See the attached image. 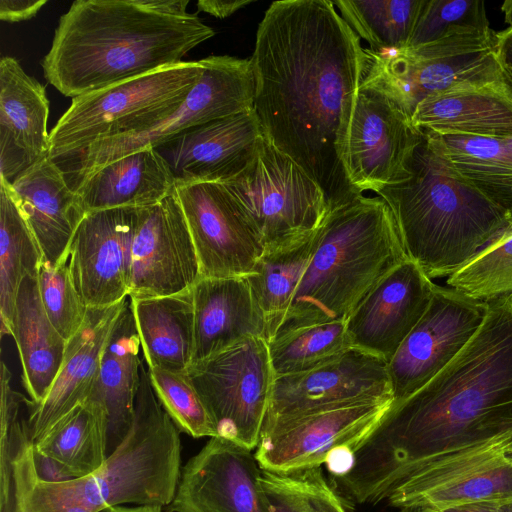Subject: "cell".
Instances as JSON below:
<instances>
[{
	"mask_svg": "<svg viewBox=\"0 0 512 512\" xmlns=\"http://www.w3.org/2000/svg\"><path fill=\"white\" fill-rule=\"evenodd\" d=\"M191 292L195 337L192 364L246 338L267 340L268 321L246 277H201Z\"/></svg>",
	"mask_w": 512,
	"mask_h": 512,
	"instance_id": "cell-27",
	"label": "cell"
},
{
	"mask_svg": "<svg viewBox=\"0 0 512 512\" xmlns=\"http://www.w3.org/2000/svg\"><path fill=\"white\" fill-rule=\"evenodd\" d=\"M446 284L485 302L512 295V232L448 277Z\"/></svg>",
	"mask_w": 512,
	"mask_h": 512,
	"instance_id": "cell-39",
	"label": "cell"
},
{
	"mask_svg": "<svg viewBox=\"0 0 512 512\" xmlns=\"http://www.w3.org/2000/svg\"><path fill=\"white\" fill-rule=\"evenodd\" d=\"M487 311V302L435 284L427 310L387 364L393 403L445 369L477 333Z\"/></svg>",
	"mask_w": 512,
	"mask_h": 512,
	"instance_id": "cell-13",
	"label": "cell"
},
{
	"mask_svg": "<svg viewBox=\"0 0 512 512\" xmlns=\"http://www.w3.org/2000/svg\"><path fill=\"white\" fill-rule=\"evenodd\" d=\"M199 259L201 277H247L265 247L259 233L222 183L176 182Z\"/></svg>",
	"mask_w": 512,
	"mask_h": 512,
	"instance_id": "cell-15",
	"label": "cell"
},
{
	"mask_svg": "<svg viewBox=\"0 0 512 512\" xmlns=\"http://www.w3.org/2000/svg\"><path fill=\"white\" fill-rule=\"evenodd\" d=\"M200 278L199 259L176 193L139 208L130 299L179 294L191 290Z\"/></svg>",
	"mask_w": 512,
	"mask_h": 512,
	"instance_id": "cell-16",
	"label": "cell"
},
{
	"mask_svg": "<svg viewBox=\"0 0 512 512\" xmlns=\"http://www.w3.org/2000/svg\"><path fill=\"white\" fill-rule=\"evenodd\" d=\"M422 138L423 131L393 101L360 86L343 154L349 183L363 194L406 179Z\"/></svg>",
	"mask_w": 512,
	"mask_h": 512,
	"instance_id": "cell-14",
	"label": "cell"
},
{
	"mask_svg": "<svg viewBox=\"0 0 512 512\" xmlns=\"http://www.w3.org/2000/svg\"><path fill=\"white\" fill-rule=\"evenodd\" d=\"M267 342L275 377L313 370L353 347L346 321L302 327Z\"/></svg>",
	"mask_w": 512,
	"mask_h": 512,
	"instance_id": "cell-37",
	"label": "cell"
},
{
	"mask_svg": "<svg viewBox=\"0 0 512 512\" xmlns=\"http://www.w3.org/2000/svg\"><path fill=\"white\" fill-rule=\"evenodd\" d=\"M409 176L378 192L390 208L408 259L432 279L450 277L510 229L505 213L459 175L424 133Z\"/></svg>",
	"mask_w": 512,
	"mask_h": 512,
	"instance_id": "cell-5",
	"label": "cell"
},
{
	"mask_svg": "<svg viewBox=\"0 0 512 512\" xmlns=\"http://www.w3.org/2000/svg\"><path fill=\"white\" fill-rule=\"evenodd\" d=\"M130 301L148 369L186 372L195 344L191 290Z\"/></svg>",
	"mask_w": 512,
	"mask_h": 512,
	"instance_id": "cell-31",
	"label": "cell"
},
{
	"mask_svg": "<svg viewBox=\"0 0 512 512\" xmlns=\"http://www.w3.org/2000/svg\"><path fill=\"white\" fill-rule=\"evenodd\" d=\"M399 512H435V511H431L429 509L417 507V506H409V507L400 508Z\"/></svg>",
	"mask_w": 512,
	"mask_h": 512,
	"instance_id": "cell-51",
	"label": "cell"
},
{
	"mask_svg": "<svg viewBox=\"0 0 512 512\" xmlns=\"http://www.w3.org/2000/svg\"><path fill=\"white\" fill-rule=\"evenodd\" d=\"M387 364L383 358L353 346L313 370L275 377L263 426L335 406L393 401Z\"/></svg>",
	"mask_w": 512,
	"mask_h": 512,
	"instance_id": "cell-17",
	"label": "cell"
},
{
	"mask_svg": "<svg viewBox=\"0 0 512 512\" xmlns=\"http://www.w3.org/2000/svg\"><path fill=\"white\" fill-rule=\"evenodd\" d=\"M140 346L131 301L127 299L102 352L98 378L88 398L105 409L108 456L124 441L133 424L142 365Z\"/></svg>",
	"mask_w": 512,
	"mask_h": 512,
	"instance_id": "cell-28",
	"label": "cell"
},
{
	"mask_svg": "<svg viewBox=\"0 0 512 512\" xmlns=\"http://www.w3.org/2000/svg\"><path fill=\"white\" fill-rule=\"evenodd\" d=\"M42 251L5 184L0 183L1 335H11L16 297L22 280L37 274Z\"/></svg>",
	"mask_w": 512,
	"mask_h": 512,
	"instance_id": "cell-34",
	"label": "cell"
},
{
	"mask_svg": "<svg viewBox=\"0 0 512 512\" xmlns=\"http://www.w3.org/2000/svg\"><path fill=\"white\" fill-rule=\"evenodd\" d=\"M262 485L271 512H348L322 467L290 473L262 470Z\"/></svg>",
	"mask_w": 512,
	"mask_h": 512,
	"instance_id": "cell-38",
	"label": "cell"
},
{
	"mask_svg": "<svg viewBox=\"0 0 512 512\" xmlns=\"http://www.w3.org/2000/svg\"><path fill=\"white\" fill-rule=\"evenodd\" d=\"M128 298L108 307H88L85 320L66 344L61 367L45 398L29 400L33 441L91 395L104 347Z\"/></svg>",
	"mask_w": 512,
	"mask_h": 512,
	"instance_id": "cell-25",
	"label": "cell"
},
{
	"mask_svg": "<svg viewBox=\"0 0 512 512\" xmlns=\"http://www.w3.org/2000/svg\"><path fill=\"white\" fill-rule=\"evenodd\" d=\"M37 275L28 274L20 284L12 331L22 366L23 385L34 404H39L52 386L67 344L43 308Z\"/></svg>",
	"mask_w": 512,
	"mask_h": 512,
	"instance_id": "cell-30",
	"label": "cell"
},
{
	"mask_svg": "<svg viewBox=\"0 0 512 512\" xmlns=\"http://www.w3.org/2000/svg\"><path fill=\"white\" fill-rule=\"evenodd\" d=\"M189 0H76L61 15L41 66L72 99L179 64L214 36Z\"/></svg>",
	"mask_w": 512,
	"mask_h": 512,
	"instance_id": "cell-3",
	"label": "cell"
},
{
	"mask_svg": "<svg viewBox=\"0 0 512 512\" xmlns=\"http://www.w3.org/2000/svg\"><path fill=\"white\" fill-rule=\"evenodd\" d=\"M5 184L32 231L43 260L55 265L69 258L68 247L84 218L80 197L59 164L45 157Z\"/></svg>",
	"mask_w": 512,
	"mask_h": 512,
	"instance_id": "cell-24",
	"label": "cell"
},
{
	"mask_svg": "<svg viewBox=\"0 0 512 512\" xmlns=\"http://www.w3.org/2000/svg\"><path fill=\"white\" fill-rule=\"evenodd\" d=\"M49 100L45 86L11 56L0 60V180L11 184L49 157Z\"/></svg>",
	"mask_w": 512,
	"mask_h": 512,
	"instance_id": "cell-23",
	"label": "cell"
},
{
	"mask_svg": "<svg viewBox=\"0 0 512 512\" xmlns=\"http://www.w3.org/2000/svg\"><path fill=\"white\" fill-rule=\"evenodd\" d=\"M170 512H271L251 449L211 437L181 470Z\"/></svg>",
	"mask_w": 512,
	"mask_h": 512,
	"instance_id": "cell-19",
	"label": "cell"
},
{
	"mask_svg": "<svg viewBox=\"0 0 512 512\" xmlns=\"http://www.w3.org/2000/svg\"><path fill=\"white\" fill-rule=\"evenodd\" d=\"M423 133L438 155L505 213L506 233L512 232V138Z\"/></svg>",
	"mask_w": 512,
	"mask_h": 512,
	"instance_id": "cell-32",
	"label": "cell"
},
{
	"mask_svg": "<svg viewBox=\"0 0 512 512\" xmlns=\"http://www.w3.org/2000/svg\"><path fill=\"white\" fill-rule=\"evenodd\" d=\"M262 136L256 113L251 110L193 127L156 150L176 182L223 183L249 164Z\"/></svg>",
	"mask_w": 512,
	"mask_h": 512,
	"instance_id": "cell-21",
	"label": "cell"
},
{
	"mask_svg": "<svg viewBox=\"0 0 512 512\" xmlns=\"http://www.w3.org/2000/svg\"><path fill=\"white\" fill-rule=\"evenodd\" d=\"M434 287L410 259L397 265L347 318L352 345L388 363L427 310Z\"/></svg>",
	"mask_w": 512,
	"mask_h": 512,
	"instance_id": "cell-20",
	"label": "cell"
},
{
	"mask_svg": "<svg viewBox=\"0 0 512 512\" xmlns=\"http://www.w3.org/2000/svg\"><path fill=\"white\" fill-rule=\"evenodd\" d=\"M203 69L202 59L181 62L72 99L50 132L49 157L65 159L131 118L183 100Z\"/></svg>",
	"mask_w": 512,
	"mask_h": 512,
	"instance_id": "cell-11",
	"label": "cell"
},
{
	"mask_svg": "<svg viewBox=\"0 0 512 512\" xmlns=\"http://www.w3.org/2000/svg\"><path fill=\"white\" fill-rule=\"evenodd\" d=\"M219 437L256 449L275 374L265 338L250 337L186 371Z\"/></svg>",
	"mask_w": 512,
	"mask_h": 512,
	"instance_id": "cell-10",
	"label": "cell"
},
{
	"mask_svg": "<svg viewBox=\"0 0 512 512\" xmlns=\"http://www.w3.org/2000/svg\"><path fill=\"white\" fill-rule=\"evenodd\" d=\"M502 512H512V502H506L501 504Z\"/></svg>",
	"mask_w": 512,
	"mask_h": 512,
	"instance_id": "cell-52",
	"label": "cell"
},
{
	"mask_svg": "<svg viewBox=\"0 0 512 512\" xmlns=\"http://www.w3.org/2000/svg\"><path fill=\"white\" fill-rule=\"evenodd\" d=\"M46 2V0H1L0 19L10 23L32 19Z\"/></svg>",
	"mask_w": 512,
	"mask_h": 512,
	"instance_id": "cell-44",
	"label": "cell"
},
{
	"mask_svg": "<svg viewBox=\"0 0 512 512\" xmlns=\"http://www.w3.org/2000/svg\"><path fill=\"white\" fill-rule=\"evenodd\" d=\"M151 384L162 407L178 429L194 437H217V429L186 372L148 369Z\"/></svg>",
	"mask_w": 512,
	"mask_h": 512,
	"instance_id": "cell-40",
	"label": "cell"
},
{
	"mask_svg": "<svg viewBox=\"0 0 512 512\" xmlns=\"http://www.w3.org/2000/svg\"><path fill=\"white\" fill-rule=\"evenodd\" d=\"M316 231L291 245L265 250L254 273L246 277L267 318V340L288 310L307 269L316 246Z\"/></svg>",
	"mask_w": 512,
	"mask_h": 512,
	"instance_id": "cell-35",
	"label": "cell"
},
{
	"mask_svg": "<svg viewBox=\"0 0 512 512\" xmlns=\"http://www.w3.org/2000/svg\"><path fill=\"white\" fill-rule=\"evenodd\" d=\"M180 430L159 402L149 373L140 369L134 420L124 441L94 473L60 483L39 480L32 462L29 418L16 434L15 475L21 512H90L139 504L169 506L181 475Z\"/></svg>",
	"mask_w": 512,
	"mask_h": 512,
	"instance_id": "cell-4",
	"label": "cell"
},
{
	"mask_svg": "<svg viewBox=\"0 0 512 512\" xmlns=\"http://www.w3.org/2000/svg\"><path fill=\"white\" fill-rule=\"evenodd\" d=\"M487 303L484 322L456 358L333 458L341 496L375 505L424 468L512 455V295Z\"/></svg>",
	"mask_w": 512,
	"mask_h": 512,
	"instance_id": "cell-1",
	"label": "cell"
},
{
	"mask_svg": "<svg viewBox=\"0 0 512 512\" xmlns=\"http://www.w3.org/2000/svg\"><path fill=\"white\" fill-rule=\"evenodd\" d=\"M138 214L135 207L91 211L76 229L68 266L87 307H108L128 298Z\"/></svg>",
	"mask_w": 512,
	"mask_h": 512,
	"instance_id": "cell-18",
	"label": "cell"
},
{
	"mask_svg": "<svg viewBox=\"0 0 512 512\" xmlns=\"http://www.w3.org/2000/svg\"><path fill=\"white\" fill-rule=\"evenodd\" d=\"M37 280L40 299L49 320L68 341L81 328L88 310L72 280L68 257L55 265L43 260Z\"/></svg>",
	"mask_w": 512,
	"mask_h": 512,
	"instance_id": "cell-41",
	"label": "cell"
},
{
	"mask_svg": "<svg viewBox=\"0 0 512 512\" xmlns=\"http://www.w3.org/2000/svg\"><path fill=\"white\" fill-rule=\"evenodd\" d=\"M341 17L375 52L406 48L422 0H337Z\"/></svg>",
	"mask_w": 512,
	"mask_h": 512,
	"instance_id": "cell-36",
	"label": "cell"
},
{
	"mask_svg": "<svg viewBox=\"0 0 512 512\" xmlns=\"http://www.w3.org/2000/svg\"><path fill=\"white\" fill-rule=\"evenodd\" d=\"M252 2L251 0H199L196 5L198 11L223 19Z\"/></svg>",
	"mask_w": 512,
	"mask_h": 512,
	"instance_id": "cell-46",
	"label": "cell"
},
{
	"mask_svg": "<svg viewBox=\"0 0 512 512\" xmlns=\"http://www.w3.org/2000/svg\"><path fill=\"white\" fill-rule=\"evenodd\" d=\"M0 512H21L15 475L16 434L29 411V400L11 387V373L1 363Z\"/></svg>",
	"mask_w": 512,
	"mask_h": 512,
	"instance_id": "cell-42",
	"label": "cell"
},
{
	"mask_svg": "<svg viewBox=\"0 0 512 512\" xmlns=\"http://www.w3.org/2000/svg\"><path fill=\"white\" fill-rule=\"evenodd\" d=\"M201 76L176 103L114 126L110 133L65 159L72 187L105 165L130 153L158 148L198 125L253 110L255 80L250 58L208 56Z\"/></svg>",
	"mask_w": 512,
	"mask_h": 512,
	"instance_id": "cell-7",
	"label": "cell"
},
{
	"mask_svg": "<svg viewBox=\"0 0 512 512\" xmlns=\"http://www.w3.org/2000/svg\"><path fill=\"white\" fill-rule=\"evenodd\" d=\"M173 173L160 153L146 148L98 169L73 188L87 212L157 204L175 192Z\"/></svg>",
	"mask_w": 512,
	"mask_h": 512,
	"instance_id": "cell-29",
	"label": "cell"
},
{
	"mask_svg": "<svg viewBox=\"0 0 512 512\" xmlns=\"http://www.w3.org/2000/svg\"><path fill=\"white\" fill-rule=\"evenodd\" d=\"M386 501L399 509L435 512L473 502H512V455L484 454L424 468L401 482Z\"/></svg>",
	"mask_w": 512,
	"mask_h": 512,
	"instance_id": "cell-22",
	"label": "cell"
},
{
	"mask_svg": "<svg viewBox=\"0 0 512 512\" xmlns=\"http://www.w3.org/2000/svg\"><path fill=\"white\" fill-rule=\"evenodd\" d=\"M250 61L263 135L320 186L329 209L362 195L343 154L366 53L333 1L272 2Z\"/></svg>",
	"mask_w": 512,
	"mask_h": 512,
	"instance_id": "cell-2",
	"label": "cell"
},
{
	"mask_svg": "<svg viewBox=\"0 0 512 512\" xmlns=\"http://www.w3.org/2000/svg\"><path fill=\"white\" fill-rule=\"evenodd\" d=\"M365 53L360 86L381 92L410 118L432 93L512 74L490 27L457 26L425 44L380 52L368 48Z\"/></svg>",
	"mask_w": 512,
	"mask_h": 512,
	"instance_id": "cell-8",
	"label": "cell"
},
{
	"mask_svg": "<svg viewBox=\"0 0 512 512\" xmlns=\"http://www.w3.org/2000/svg\"><path fill=\"white\" fill-rule=\"evenodd\" d=\"M107 434L105 409L88 399L50 427L33 447L56 460L74 479L81 478L106 461Z\"/></svg>",
	"mask_w": 512,
	"mask_h": 512,
	"instance_id": "cell-33",
	"label": "cell"
},
{
	"mask_svg": "<svg viewBox=\"0 0 512 512\" xmlns=\"http://www.w3.org/2000/svg\"><path fill=\"white\" fill-rule=\"evenodd\" d=\"M497 38L501 57L512 68V27L497 32Z\"/></svg>",
	"mask_w": 512,
	"mask_h": 512,
	"instance_id": "cell-48",
	"label": "cell"
},
{
	"mask_svg": "<svg viewBox=\"0 0 512 512\" xmlns=\"http://www.w3.org/2000/svg\"><path fill=\"white\" fill-rule=\"evenodd\" d=\"M501 11L504 14L505 22L512 27V0H507L501 5Z\"/></svg>",
	"mask_w": 512,
	"mask_h": 512,
	"instance_id": "cell-50",
	"label": "cell"
},
{
	"mask_svg": "<svg viewBox=\"0 0 512 512\" xmlns=\"http://www.w3.org/2000/svg\"><path fill=\"white\" fill-rule=\"evenodd\" d=\"M222 184L259 233L265 250L309 237L329 211L320 186L264 135L244 170Z\"/></svg>",
	"mask_w": 512,
	"mask_h": 512,
	"instance_id": "cell-9",
	"label": "cell"
},
{
	"mask_svg": "<svg viewBox=\"0 0 512 512\" xmlns=\"http://www.w3.org/2000/svg\"><path fill=\"white\" fill-rule=\"evenodd\" d=\"M392 402H359L274 421L263 426L255 457L262 470L274 473L322 467L358 445Z\"/></svg>",
	"mask_w": 512,
	"mask_h": 512,
	"instance_id": "cell-12",
	"label": "cell"
},
{
	"mask_svg": "<svg viewBox=\"0 0 512 512\" xmlns=\"http://www.w3.org/2000/svg\"><path fill=\"white\" fill-rule=\"evenodd\" d=\"M457 26L490 27L484 2L480 0H422L407 47L434 41Z\"/></svg>",
	"mask_w": 512,
	"mask_h": 512,
	"instance_id": "cell-43",
	"label": "cell"
},
{
	"mask_svg": "<svg viewBox=\"0 0 512 512\" xmlns=\"http://www.w3.org/2000/svg\"><path fill=\"white\" fill-rule=\"evenodd\" d=\"M32 462L36 477L47 483H60L74 479L53 458L32 446Z\"/></svg>",
	"mask_w": 512,
	"mask_h": 512,
	"instance_id": "cell-45",
	"label": "cell"
},
{
	"mask_svg": "<svg viewBox=\"0 0 512 512\" xmlns=\"http://www.w3.org/2000/svg\"><path fill=\"white\" fill-rule=\"evenodd\" d=\"M411 121L437 134L512 138V74L432 93L416 106Z\"/></svg>",
	"mask_w": 512,
	"mask_h": 512,
	"instance_id": "cell-26",
	"label": "cell"
},
{
	"mask_svg": "<svg viewBox=\"0 0 512 512\" xmlns=\"http://www.w3.org/2000/svg\"><path fill=\"white\" fill-rule=\"evenodd\" d=\"M501 504L498 502H473L446 508L439 512H502Z\"/></svg>",
	"mask_w": 512,
	"mask_h": 512,
	"instance_id": "cell-47",
	"label": "cell"
},
{
	"mask_svg": "<svg viewBox=\"0 0 512 512\" xmlns=\"http://www.w3.org/2000/svg\"><path fill=\"white\" fill-rule=\"evenodd\" d=\"M109 512H162L160 506L139 505L136 507L111 506Z\"/></svg>",
	"mask_w": 512,
	"mask_h": 512,
	"instance_id": "cell-49",
	"label": "cell"
},
{
	"mask_svg": "<svg viewBox=\"0 0 512 512\" xmlns=\"http://www.w3.org/2000/svg\"><path fill=\"white\" fill-rule=\"evenodd\" d=\"M406 259L393 214L379 196L362 194L329 209L293 300L267 341L302 327L346 321Z\"/></svg>",
	"mask_w": 512,
	"mask_h": 512,
	"instance_id": "cell-6",
	"label": "cell"
}]
</instances>
